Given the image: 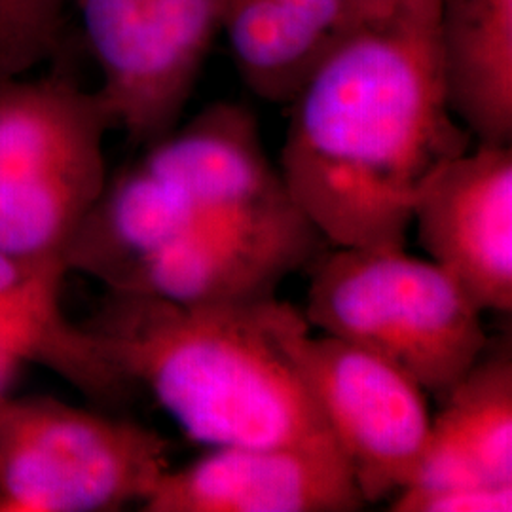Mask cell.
Masks as SVG:
<instances>
[{"instance_id":"6da1fadb","label":"cell","mask_w":512,"mask_h":512,"mask_svg":"<svg viewBox=\"0 0 512 512\" xmlns=\"http://www.w3.org/2000/svg\"><path fill=\"white\" fill-rule=\"evenodd\" d=\"M440 0H399L338 38L294 93L279 173L332 247H404L412 205L471 147L448 107Z\"/></svg>"},{"instance_id":"7a4b0ae2","label":"cell","mask_w":512,"mask_h":512,"mask_svg":"<svg viewBox=\"0 0 512 512\" xmlns=\"http://www.w3.org/2000/svg\"><path fill=\"white\" fill-rule=\"evenodd\" d=\"M306 323L277 296L179 306L109 291L82 325L122 378L143 385L192 442L340 454L289 351V336Z\"/></svg>"},{"instance_id":"3957f363","label":"cell","mask_w":512,"mask_h":512,"mask_svg":"<svg viewBox=\"0 0 512 512\" xmlns=\"http://www.w3.org/2000/svg\"><path fill=\"white\" fill-rule=\"evenodd\" d=\"M114 122L101 95L65 74L0 78V249L69 275L67 253L109 179Z\"/></svg>"},{"instance_id":"277c9868","label":"cell","mask_w":512,"mask_h":512,"mask_svg":"<svg viewBox=\"0 0 512 512\" xmlns=\"http://www.w3.org/2000/svg\"><path fill=\"white\" fill-rule=\"evenodd\" d=\"M311 262L308 325L384 357L439 401L490 342L452 275L404 247H334Z\"/></svg>"},{"instance_id":"5b68a950","label":"cell","mask_w":512,"mask_h":512,"mask_svg":"<svg viewBox=\"0 0 512 512\" xmlns=\"http://www.w3.org/2000/svg\"><path fill=\"white\" fill-rule=\"evenodd\" d=\"M169 442L54 397H0V512H110L143 503Z\"/></svg>"},{"instance_id":"8992f818","label":"cell","mask_w":512,"mask_h":512,"mask_svg":"<svg viewBox=\"0 0 512 512\" xmlns=\"http://www.w3.org/2000/svg\"><path fill=\"white\" fill-rule=\"evenodd\" d=\"M101 71V95L129 141L148 147L179 126L226 0H71Z\"/></svg>"},{"instance_id":"52a82bcc","label":"cell","mask_w":512,"mask_h":512,"mask_svg":"<svg viewBox=\"0 0 512 512\" xmlns=\"http://www.w3.org/2000/svg\"><path fill=\"white\" fill-rule=\"evenodd\" d=\"M296 368L366 505L404 490L431 437L427 393L399 366L336 336H289Z\"/></svg>"},{"instance_id":"ba28073f","label":"cell","mask_w":512,"mask_h":512,"mask_svg":"<svg viewBox=\"0 0 512 512\" xmlns=\"http://www.w3.org/2000/svg\"><path fill=\"white\" fill-rule=\"evenodd\" d=\"M412 224L480 311L512 310V145H476L421 184Z\"/></svg>"},{"instance_id":"9c48e42d","label":"cell","mask_w":512,"mask_h":512,"mask_svg":"<svg viewBox=\"0 0 512 512\" xmlns=\"http://www.w3.org/2000/svg\"><path fill=\"white\" fill-rule=\"evenodd\" d=\"M366 501L346 459L298 446H217L167 469L145 512H355Z\"/></svg>"},{"instance_id":"30bf717a","label":"cell","mask_w":512,"mask_h":512,"mask_svg":"<svg viewBox=\"0 0 512 512\" xmlns=\"http://www.w3.org/2000/svg\"><path fill=\"white\" fill-rule=\"evenodd\" d=\"M310 222L283 228L207 226L141 264L120 291L179 306L238 304L275 296L285 277L321 253Z\"/></svg>"},{"instance_id":"8fae6325","label":"cell","mask_w":512,"mask_h":512,"mask_svg":"<svg viewBox=\"0 0 512 512\" xmlns=\"http://www.w3.org/2000/svg\"><path fill=\"white\" fill-rule=\"evenodd\" d=\"M448 107L476 145H512V0H440Z\"/></svg>"},{"instance_id":"7c38bea8","label":"cell","mask_w":512,"mask_h":512,"mask_svg":"<svg viewBox=\"0 0 512 512\" xmlns=\"http://www.w3.org/2000/svg\"><path fill=\"white\" fill-rule=\"evenodd\" d=\"M65 277L31 268L0 249V338L25 363L52 370L90 399H126L131 385L110 365L84 325L65 315Z\"/></svg>"},{"instance_id":"4fadbf2b","label":"cell","mask_w":512,"mask_h":512,"mask_svg":"<svg viewBox=\"0 0 512 512\" xmlns=\"http://www.w3.org/2000/svg\"><path fill=\"white\" fill-rule=\"evenodd\" d=\"M359 23L353 0H226L220 31L241 80L277 93L296 88Z\"/></svg>"},{"instance_id":"5bb4252c","label":"cell","mask_w":512,"mask_h":512,"mask_svg":"<svg viewBox=\"0 0 512 512\" xmlns=\"http://www.w3.org/2000/svg\"><path fill=\"white\" fill-rule=\"evenodd\" d=\"M433 431L454 440L495 484L512 486L511 344H490L442 399Z\"/></svg>"},{"instance_id":"9a60e30c","label":"cell","mask_w":512,"mask_h":512,"mask_svg":"<svg viewBox=\"0 0 512 512\" xmlns=\"http://www.w3.org/2000/svg\"><path fill=\"white\" fill-rule=\"evenodd\" d=\"M71 0H0V78L33 74L52 59Z\"/></svg>"},{"instance_id":"2e32d148","label":"cell","mask_w":512,"mask_h":512,"mask_svg":"<svg viewBox=\"0 0 512 512\" xmlns=\"http://www.w3.org/2000/svg\"><path fill=\"white\" fill-rule=\"evenodd\" d=\"M393 512H509L512 486L480 484L444 490L406 488L393 495Z\"/></svg>"},{"instance_id":"e0dca14e","label":"cell","mask_w":512,"mask_h":512,"mask_svg":"<svg viewBox=\"0 0 512 512\" xmlns=\"http://www.w3.org/2000/svg\"><path fill=\"white\" fill-rule=\"evenodd\" d=\"M25 365V361L18 355L16 349L10 348L0 338V397L8 393V387L14 382L19 368Z\"/></svg>"},{"instance_id":"ac0fdd59","label":"cell","mask_w":512,"mask_h":512,"mask_svg":"<svg viewBox=\"0 0 512 512\" xmlns=\"http://www.w3.org/2000/svg\"><path fill=\"white\" fill-rule=\"evenodd\" d=\"M359 12L361 23L368 19L382 18L389 10L395 8L399 0H353Z\"/></svg>"}]
</instances>
